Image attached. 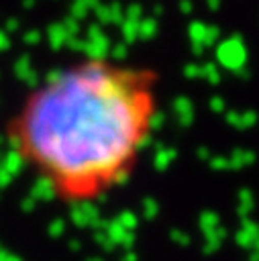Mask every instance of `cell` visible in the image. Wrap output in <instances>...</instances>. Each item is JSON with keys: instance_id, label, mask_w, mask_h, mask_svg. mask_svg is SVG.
<instances>
[{"instance_id": "cell-1", "label": "cell", "mask_w": 259, "mask_h": 261, "mask_svg": "<svg viewBox=\"0 0 259 261\" xmlns=\"http://www.w3.org/2000/svg\"><path fill=\"white\" fill-rule=\"evenodd\" d=\"M161 73L86 53L39 77L2 122L14 163L63 208H90L139 171L159 128Z\"/></svg>"}]
</instances>
